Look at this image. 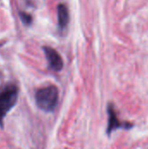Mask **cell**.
<instances>
[{
  "instance_id": "3957f363",
  "label": "cell",
  "mask_w": 148,
  "mask_h": 149,
  "mask_svg": "<svg viewBox=\"0 0 148 149\" xmlns=\"http://www.w3.org/2000/svg\"><path fill=\"white\" fill-rule=\"evenodd\" d=\"M44 53H45V56H46V58H47V61L51 69L56 72L61 71L63 68L64 63L59 53L55 49L49 47V46H44Z\"/></svg>"
},
{
  "instance_id": "5b68a950",
  "label": "cell",
  "mask_w": 148,
  "mask_h": 149,
  "mask_svg": "<svg viewBox=\"0 0 148 149\" xmlns=\"http://www.w3.org/2000/svg\"><path fill=\"white\" fill-rule=\"evenodd\" d=\"M120 127V122L119 121L113 108H109V123H108V133L113 131L117 127Z\"/></svg>"
},
{
  "instance_id": "6da1fadb",
  "label": "cell",
  "mask_w": 148,
  "mask_h": 149,
  "mask_svg": "<svg viewBox=\"0 0 148 149\" xmlns=\"http://www.w3.org/2000/svg\"><path fill=\"white\" fill-rule=\"evenodd\" d=\"M37 106L44 112H52L58 101V90L55 86L42 87L36 92Z\"/></svg>"
},
{
  "instance_id": "277c9868",
  "label": "cell",
  "mask_w": 148,
  "mask_h": 149,
  "mask_svg": "<svg viewBox=\"0 0 148 149\" xmlns=\"http://www.w3.org/2000/svg\"><path fill=\"white\" fill-rule=\"evenodd\" d=\"M58 22L61 28H65L69 22V11L65 4L58 6Z\"/></svg>"
},
{
  "instance_id": "7a4b0ae2",
  "label": "cell",
  "mask_w": 148,
  "mask_h": 149,
  "mask_svg": "<svg viewBox=\"0 0 148 149\" xmlns=\"http://www.w3.org/2000/svg\"><path fill=\"white\" fill-rule=\"evenodd\" d=\"M18 89L13 84L6 85L0 92V127L3 126V119L6 114L17 104Z\"/></svg>"
}]
</instances>
